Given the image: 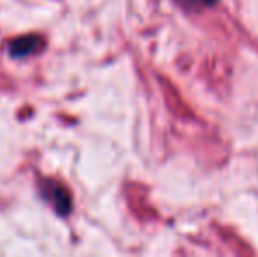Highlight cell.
<instances>
[{"mask_svg":"<svg viewBox=\"0 0 258 257\" xmlns=\"http://www.w3.org/2000/svg\"><path fill=\"white\" fill-rule=\"evenodd\" d=\"M177 2L190 11H201V9H207V7H213L218 0H177Z\"/></svg>","mask_w":258,"mask_h":257,"instance_id":"3","label":"cell"},{"mask_svg":"<svg viewBox=\"0 0 258 257\" xmlns=\"http://www.w3.org/2000/svg\"><path fill=\"white\" fill-rule=\"evenodd\" d=\"M49 194H46V197L51 199L56 206V210L60 213H67L71 210V201H69V194L63 189H60L58 185H49L48 187Z\"/></svg>","mask_w":258,"mask_h":257,"instance_id":"2","label":"cell"},{"mask_svg":"<svg viewBox=\"0 0 258 257\" xmlns=\"http://www.w3.org/2000/svg\"><path fill=\"white\" fill-rule=\"evenodd\" d=\"M41 39L35 35H27V37H20L16 41L11 42V55L13 57H27L30 53L37 52Z\"/></svg>","mask_w":258,"mask_h":257,"instance_id":"1","label":"cell"}]
</instances>
